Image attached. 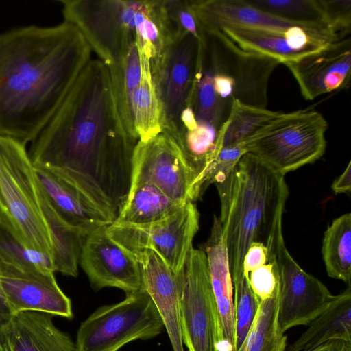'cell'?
Returning <instances> with one entry per match:
<instances>
[{
  "instance_id": "1",
  "label": "cell",
  "mask_w": 351,
  "mask_h": 351,
  "mask_svg": "<svg viewBox=\"0 0 351 351\" xmlns=\"http://www.w3.org/2000/svg\"><path fill=\"white\" fill-rule=\"evenodd\" d=\"M137 142L119 114L108 68L91 60L28 154L34 165L70 180L114 221L131 186Z\"/></svg>"
},
{
  "instance_id": "2",
  "label": "cell",
  "mask_w": 351,
  "mask_h": 351,
  "mask_svg": "<svg viewBox=\"0 0 351 351\" xmlns=\"http://www.w3.org/2000/svg\"><path fill=\"white\" fill-rule=\"evenodd\" d=\"M92 50L66 21L0 34V135L25 145L40 134L84 67Z\"/></svg>"
},
{
  "instance_id": "3",
  "label": "cell",
  "mask_w": 351,
  "mask_h": 351,
  "mask_svg": "<svg viewBox=\"0 0 351 351\" xmlns=\"http://www.w3.org/2000/svg\"><path fill=\"white\" fill-rule=\"evenodd\" d=\"M219 216L226 241L232 281L243 274V261L250 245H267L280 223L289 195L285 175L246 153L230 176L216 185Z\"/></svg>"
},
{
  "instance_id": "4",
  "label": "cell",
  "mask_w": 351,
  "mask_h": 351,
  "mask_svg": "<svg viewBox=\"0 0 351 351\" xmlns=\"http://www.w3.org/2000/svg\"><path fill=\"white\" fill-rule=\"evenodd\" d=\"M64 21L81 32L107 66L119 62L135 43L156 47L162 32L158 1L61 0Z\"/></svg>"
},
{
  "instance_id": "5",
  "label": "cell",
  "mask_w": 351,
  "mask_h": 351,
  "mask_svg": "<svg viewBox=\"0 0 351 351\" xmlns=\"http://www.w3.org/2000/svg\"><path fill=\"white\" fill-rule=\"evenodd\" d=\"M0 220L25 247L52 257L40 189L26 145L1 135Z\"/></svg>"
},
{
  "instance_id": "6",
  "label": "cell",
  "mask_w": 351,
  "mask_h": 351,
  "mask_svg": "<svg viewBox=\"0 0 351 351\" xmlns=\"http://www.w3.org/2000/svg\"><path fill=\"white\" fill-rule=\"evenodd\" d=\"M328 123L314 110L279 112L243 143L247 152L285 176L319 159L325 152Z\"/></svg>"
},
{
  "instance_id": "7",
  "label": "cell",
  "mask_w": 351,
  "mask_h": 351,
  "mask_svg": "<svg viewBox=\"0 0 351 351\" xmlns=\"http://www.w3.org/2000/svg\"><path fill=\"white\" fill-rule=\"evenodd\" d=\"M164 328L155 304L141 288L90 315L79 327L75 346L77 351H118L131 341L158 336Z\"/></svg>"
},
{
  "instance_id": "8",
  "label": "cell",
  "mask_w": 351,
  "mask_h": 351,
  "mask_svg": "<svg viewBox=\"0 0 351 351\" xmlns=\"http://www.w3.org/2000/svg\"><path fill=\"white\" fill-rule=\"evenodd\" d=\"M177 276L183 344L189 351H232L223 338L204 251L191 247Z\"/></svg>"
},
{
  "instance_id": "9",
  "label": "cell",
  "mask_w": 351,
  "mask_h": 351,
  "mask_svg": "<svg viewBox=\"0 0 351 351\" xmlns=\"http://www.w3.org/2000/svg\"><path fill=\"white\" fill-rule=\"evenodd\" d=\"M199 219L195 204L189 202L160 221L138 225L113 221L106 226V232L133 255L145 250L154 251L178 274L193 247Z\"/></svg>"
},
{
  "instance_id": "10",
  "label": "cell",
  "mask_w": 351,
  "mask_h": 351,
  "mask_svg": "<svg viewBox=\"0 0 351 351\" xmlns=\"http://www.w3.org/2000/svg\"><path fill=\"white\" fill-rule=\"evenodd\" d=\"M274 256L279 276L278 321L282 332L298 326H308L324 311L333 298L317 278L304 271L288 252L282 224L274 230L267 245Z\"/></svg>"
},
{
  "instance_id": "11",
  "label": "cell",
  "mask_w": 351,
  "mask_h": 351,
  "mask_svg": "<svg viewBox=\"0 0 351 351\" xmlns=\"http://www.w3.org/2000/svg\"><path fill=\"white\" fill-rule=\"evenodd\" d=\"M199 42L190 34L176 38L151 66L162 107V131L173 138L179 134L182 113L193 108Z\"/></svg>"
},
{
  "instance_id": "12",
  "label": "cell",
  "mask_w": 351,
  "mask_h": 351,
  "mask_svg": "<svg viewBox=\"0 0 351 351\" xmlns=\"http://www.w3.org/2000/svg\"><path fill=\"white\" fill-rule=\"evenodd\" d=\"M132 183L151 184L181 204L194 202V177L174 138L165 131L138 141L132 161Z\"/></svg>"
},
{
  "instance_id": "13",
  "label": "cell",
  "mask_w": 351,
  "mask_h": 351,
  "mask_svg": "<svg viewBox=\"0 0 351 351\" xmlns=\"http://www.w3.org/2000/svg\"><path fill=\"white\" fill-rule=\"evenodd\" d=\"M219 32L241 49L282 64L317 52L341 39L328 26H294L283 31L228 27Z\"/></svg>"
},
{
  "instance_id": "14",
  "label": "cell",
  "mask_w": 351,
  "mask_h": 351,
  "mask_svg": "<svg viewBox=\"0 0 351 351\" xmlns=\"http://www.w3.org/2000/svg\"><path fill=\"white\" fill-rule=\"evenodd\" d=\"M106 226L90 232L83 243L79 265L92 287H116L126 295L142 287V273L136 258L107 233Z\"/></svg>"
},
{
  "instance_id": "15",
  "label": "cell",
  "mask_w": 351,
  "mask_h": 351,
  "mask_svg": "<svg viewBox=\"0 0 351 351\" xmlns=\"http://www.w3.org/2000/svg\"><path fill=\"white\" fill-rule=\"evenodd\" d=\"M3 295L15 314L38 311L71 319V302L58 286L54 273L25 271L0 261Z\"/></svg>"
},
{
  "instance_id": "16",
  "label": "cell",
  "mask_w": 351,
  "mask_h": 351,
  "mask_svg": "<svg viewBox=\"0 0 351 351\" xmlns=\"http://www.w3.org/2000/svg\"><path fill=\"white\" fill-rule=\"evenodd\" d=\"M306 100L346 88L351 69L350 38H344L297 60L284 63Z\"/></svg>"
},
{
  "instance_id": "17",
  "label": "cell",
  "mask_w": 351,
  "mask_h": 351,
  "mask_svg": "<svg viewBox=\"0 0 351 351\" xmlns=\"http://www.w3.org/2000/svg\"><path fill=\"white\" fill-rule=\"evenodd\" d=\"M210 34L215 36L228 56L224 58L221 55L213 38L217 64L234 81L232 99L265 108L268 81L272 71L280 63L269 57L241 49L221 32Z\"/></svg>"
},
{
  "instance_id": "18",
  "label": "cell",
  "mask_w": 351,
  "mask_h": 351,
  "mask_svg": "<svg viewBox=\"0 0 351 351\" xmlns=\"http://www.w3.org/2000/svg\"><path fill=\"white\" fill-rule=\"evenodd\" d=\"M39 186L57 215L69 226L88 235L113 222L81 189L58 172L34 165Z\"/></svg>"
},
{
  "instance_id": "19",
  "label": "cell",
  "mask_w": 351,
  "mask_h": 351,
  "mask_svg": "<svg viewBox=\"0 0 351 351\" xmlns=\"http://www.w3.org/2000/svg\"><path fill=\"white\" fill-rule=\"evenodd\" d=\"M142 273V287L162 319L173 351H184L180 320V287L177 274L154 251L134 254Z\"/></svg>"
},
{
  "instance_id": "20",
  "label": "cell",
  "mask_w": 351,
  "mask_h": 351,
  "mask_svg": "<svg viewBox=\"0 0 351 351\" xmlns=\"http://www.w3.org/2000/svg\"><path fill=\"white\" fill-rule=\"evenodd\" d=\"M191 5L203 32H219L228 27L283 31L306 25L288 21L258 9L246 0H193Z\"/></svg>"
},
{
  "instance_id": "21",
  "label": "cell",
  "mask_w": 351,
  "mask_h": 351,
  "mask_svg": "<svg viewBox=\"0 0 351 351\" xmlns=\"http://www.w3.org/2000/svg\"><path fill=\"white\" fill-rule=\"evenodd\" d=\"M52 315L23 311L14 315L0 343V351H77L75 343L57 328Z\"/></svg>"
},
{
  "instance_id": "22",
  "label": "cell",
  "mask_w": 351,
  "mask_h": 351,
  "mask_svg": "<svg viewBox=\"0 0 351 351\" xmlns=\"http://www.w3.org/2000/svg\"><path fill=\"white\" fill-rule=\"evenodd\" d=\"M201 249L206 255L211 287L219 311L223 338L228 347L234 351L235 317L233 285L219 217H214L210 235Z\"/></svg>"
},
{
  "instance_id": "23",
  "label": "cell",
  "mask_w": 351,
  "mask_h": 351,
  "mask_svg": "<svg viewBox=\"0 0 351 351\" xmlns=\"http://www.w3.org/2000/svg\"><path fill=\"white\" fill-rule=\"evenodd\" d=\"M308 326L287 351H304L334 340L351 345L350 285L334 295L327 308Z\"/></svg>"
},
{
  "instance_id": "24",
  "label": "cell",
  "mask_w": 351,
  "mask_h": 351,
  "mask_svg": "<svg viewBox=\"0 0 351 351\" xmlns=\"http://www.w3.org/2000/svg\"><path fill=\"white\" fill-rule=\"evenodd\" d=\"M141 77L132 99L134 132L140 141H147L163 130L161 104L154 82L150 60L138 51Z\"/></svg>"
},
{
  "instance_id": "25",
  "label": "cell",
  "mask_w": 351,
  "mask_h": 351,
  "mask_svg": "<svg viewBox=\"0 0 351 351\" xmlns=\"http://www.w3.org/2000/svg\"><path fill=\"white\" fill-rule=\"evenodd\" d=\"M184 204L151 184L132 183L114 221L135 225L152 223L171 215Z\"/></svg>"
},
{
  "instance_id": "26",
  "label": "cell",
  "mask_w": 351,
  "mask_h": 351,
  "mask_svg": "<svg viewBox=\"0 0 351 351\" xmlns=\"http://www.w3.org/2000/svg\"><path fill=\"white\" fill-rule=\"evenodd\" d=\"M40 192L43 211L50 233L55 271L76 277L82 247L87 235L66 223L51 207L41 189Z\"/></svg>"
},
{
  "instance_id": "27",
  "label": "cell",
  "mask_w": 351,
  "mask_h": 351,
  "mask_svg": "<svg viewBox=\"0 0 351 351\" xmlns=\"http://www.w3.org/2000/svg\"><path fill=\"white\" fill-rule=\"evenodd\" d=\"M228 112L217 132V154L222 148L246 142L279 113L247 105L234 99H232Z\"/></svg>"
},
{
  "instance_id": "28",
  "label": "cell",
  "mask_w": 351,
  "mask_h": 351,
  "mask_svg": "<svg viewBox=\"0 0 351 351\" xmlns=\"http://www.w3.org/2000/svg\"><path fill=\"white\" fill-rule=\"evenodd\" d=\"M280 285L259 307L243 341L236 351H285L287 336L278 321Z\"/></svg>"
},
{
  "instance_id": "29",
  "label": "cell",
  "mask_w": 351,
  "mask_h": 351,
  "mask_svg": "<svg viewBox=\"0 0 351 351\" xmlns=\"http://www.w3.org/2000/svg\"><path fill=\"white\" fill-rule=\"evenodd\" d=\"M322 253L328 276L350 285V213L335 218L327 228L324 234Z\"/></svg>"
},
{
  "instance_id": "30",
  "label": "cell",
  "mask_w": 351,
  "mask_h": 351,
  "mask_svg": "<svg viewBox=\"0 0 351 351\" xmlns=\"http://www.w3.org/2000/svg\"><path fill=\"white\" fill-rule=\"evenodd\" d=\"M116 106L128 132L136 139L132 125L131 105L141 77V66L136 43H134L117 64L107 66Z\"/></svg>"
},
{
  "instance_id": "31",
  "label": "cell",
  "mask_w": 351,
  "mask_h": 351,
  "mask_svg": "<svg viewBox=\"0 0 351 351\" xmlns=\"http://www.w3.org/2000/svg\"><path fill=\"white\" fill-rule=\"evenodd\" d=\"M230 104L221 99L213 87V69L209 58H206L203 44L199 43L197 75L193 99V109L197 122L210 125L219 129L227 107Z\"/></svg>"
},
{
  "instance_id": "32",
  "label": "cell",
  "mask_w": 351,
  "mask_h": 351,
  "mask_svg": "<svg viewBox=\"0 0 351 351\" xmlns=\"http://www.w3.org/2000/svg\"><path fill=\"white\" fill-rule=\"evenodd\" d=\"M0 261L25 271H56L51 256L25 247L1 220Z\"/></svg>"
},
{
  "instance_id": "33",
  "label": "cell",
  "mask_w": 351,
  "mask_h": 351,
  "mask_svg": "<svg viewBox=\"0 0 351 351\" xmlns=\"http://www.w3.org/2000/svg\"><path fill=\"white\" fill-rule=\"evenodd\" d=\"M246 1L258 9L288 21L330 27L326 23L322 0Z\"/></svg>"
},
{
  "instance_id": "34",
  "label": "cell",
  "mask_w": 351,
  "mask_h": 351,
  "mask_svg": "<svg viewBox=\"0 0 351 351\" xmlns=\"http://www.w3.org/2000/svg\"><path fill=\"white\" fill-rule=\"evenodd\" d=\"M234 289L235 346H240L246 337L258 311L260 300L254 293L247 276L243 274L232 281Z\"/></svg>"
},
{
  "instance_id": "35",
  "label": "cell",
  "mask_w": 351,
  "mask_h": 351,
  "mask_svg": "<svg viewBox=\"0 0 351 351\" xmlns=\"http://www.w3.org/2000/svg\"><path fill=\"white\" fill-rule=\"evenodd\" d=\"M167 25L173 40L190 34L199 41L204 38V32L191 5L190 0L162 1Z\"/></svg>"
},
{
  "instance_id": "36",
  "label": "cell",
  "mask_w": 351,
  "mask_h": 351,
  "mask_svg": "<svg viewBox=\"0 0 351 351\" xmlns=\"http://www.w3.org/2000/svg\"><path fill=\"white\" fill-rule=\"evenodd\" d=\"M246 153L241 144L221 149L210 165L204 179L202 194L210 184H220L228 179L240 158Z\"/></svg>"
},
{
  "instance_id": "37",
  "label": "cell",
  "mask_w": 351,
  "mask_h": 351,
  "mask_svg": "<svg viewBox=\"0 0 351 351\" xmlns=\"http://www.w3.org/2000/svg\"><path fill=\"white\" fill-rule=\"evenodd\" d=\"M248 278L254 293L260 301L271 296L279 284L278 267L274 257L269 256V261L251 271Z\"/></svg>"
},
{
  "instance_id": "38",
  "label": "cell",
  "mask_w": 351,
  "mask_h": 351,
  "mask_svg": "<svg viewBox=\"0 0 351 351\" xmlns=\"http://www.w3.org/2000/svg\"><path fill=\"white\" fill-rule=\"evenodd\" d=\"M328 25L341 37L350 31L351 1L322 0Z\"/></svg>"
},
{
  "instance_id": "39",
  "label": "cell",
  "mask_w": 351,
  "mask_h": 351,
  "mask_svg": "<svg viewBox=\"0 0 351 351\" xmlns=\"http://www.w3.org/2000/svg\"><path fill=\"white\" fill-rule=\"evenodd\" d=\"M269 261L268 248L262 243H252L244 256L243 273L248 277L254 269L264 265Z\"/></svg>"
},
{
  "instance_id": "40",
  "label": "cell",
  "mask_w": 351,
  "mask_h": 351,
  "mask_svg": "<svg viewBox=\"0 0 351 351\" xmlns=\"http://www.w3.org/2000/svg\"><path fill=\"white\" fill-rule=\"evenodd\" d=\"M331 188L335 193L350 194L351 191V162L350 161L343 172L336 178Z\"/></svg>"
},
{
  "instance_id": "41",
  "label": "cell",
  "mask_w": 351,
  "mask_h": 351,
  "mask_svg": "<svg viewBox=\"0 0 351 351\" xmlns=\"http://www.w3.org/2000/svg\"><path fill=\"white\" fill-rule=\"evenodd\" d=\"M14 315L4 295L0 294V343L6 328Z\"/></svg>"
},
{
  "instance_id": "42",
  "label": "cell",
  "mask_w": 351,
  "mask_h": 351,
  "mask_svg": "<svg viewBox=\"0 0 351 351\" xmlns=\"http://www.w3.org/2000/svg\"><path fill=\"white\" fill-rule=\"evenodd\" d=\"M304 351H351V345L341 340H334Z\"/></svg>"
},
{
  "instance_id": "43",
  "label": "cell",
  "mask_w": 351,
  "mask_h": 351,
  "mask_svg": "<svg viewBox=\"0 0 351 351\" xmlns=\"http://www.w3.org/2000/svg\"><path fill=\"white\" fill-rule=\"evenodd\" d=\"M0 294L3 295V291H2V288H1V282H0Z\"/></svg>"
}]
</instances>
